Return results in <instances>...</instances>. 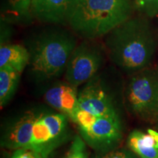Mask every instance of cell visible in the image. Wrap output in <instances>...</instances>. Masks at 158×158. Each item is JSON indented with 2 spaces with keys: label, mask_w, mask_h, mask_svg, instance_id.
I'll return each instance as SVG.
<instances>
[{
  "label": "cell",
  "mask_w": 158,
  "mask_h": 158,
  "mask_svg": "<svg viewBox=\"0 0 158 158\" xmlns=\"http://www.w3.org/2000/svg\"><path fill=\"white\" fill-rule=\"evenodd\" d=\"M73 123L88 147L99 154L117 149L123 138L121 118L92 117L79 110Z\"/></svg>",
  "instance_id": "8992f818"
},
{
  "label": "cell",
  "mask_w": 158,
  "mask_h": 158,
  "mask_svg": "<svg viewBox=\"0 0 158 158\" xmlns=\"http://www.w3.org/2000/svg\"><path fill=\"white\" fill-rule=\"evenodd\" d=\"M98 158H140L130 149H117L112 150L108 152L100 154Z\"/></svg>",
  "instance_id": "e0dca14e"
},
{
  "label": "cell",
  "mask_w": 158,
  "mask_h": 158,
  "mask_svg": "<svg viewBox=\"0 0 158 158\" xmlns=\"http://www.w3.org/2000/svg\"><path fill=\"white\" fill-rule=\"evenodd\" d=\"M10 14L15 18H28L31 11V0H5Z\"/></svg>",
  "instance_id": "5bb4252c"
},
{
  "label": "cell",
  "mask_w": 158,
  "mask_h": 158,
  "mask_svg": "<svg viewBox=\"0 0 158 158\" xmlns=\"http://www.w3.org/2000/svg\"><path fill=\"white\" fill-rule=\"evenodd\" d=\"M64 158H88L87 144L80 135L73 138Z\"/></svg>",
  "instance_id": "9a60e30c"
},
{
  "label": "cell",
  "mask_w": 158,
  "mask_h": 158,
  "mask_svg": "<svg viewBox=\"0 0 158 158\" xmlns=\"http://www.w3.org/2000/svg\"><path fill=\"white\" fill-rule=\"evenodd\" d=\"M11 158H43L39 153L29 149L14 150Z\"/></svg>",
  "instance_id": "ac0fdd59"
},
{
  "label": "cell",
  "mask_w": 158,
  "mask_h": 158,
  "mask_svg": "<svg viewBox=\"0 0 158 158\" xmlns=\"http://www.w3.org/2000/svg\"><path fill=\"white\" fill-rule=\"evenodd\" d=\"M104 61V51L100 45L84 41L77 45L69 59L64 81L78 88L98 75Z\"/></svg>",
  "instance_id": "52a82bcc"
},
{
  "label": "cell",
  "mask_w": 158,
  "mask_h": 158,
  "mask_svg": "<svg viewBox=\"0 0 158 158\" xmlns=\"http://www.w3.org/2000/svg\"><path fill=\"white\" fill-rule=\"evenodd\" d=\"M157 122H158V118H157Z\"/></svg>",
  "instance_id": "d6986e66"
},
{
  "label": "cell",
  "mask_w": 158,
  "mask_h": 158,
  "mask_svg": "<svg viewBox=\"0 0 158 158\" xmlns=\"http://www.w3.org/2000/svg\"><path fill=\"white\" fill-rule=\"evenodd\" d=\"M137 8L149 16L158 13V0H135Z\"/></svg>",
  "instance_id": "2e32d148"
},
{
  "label": "cell",
  "mask_w": 158,
  "mask_h": 158,
  "mask_svg": "<svg viewBox=\"0 0 158 158\" xmlns=\"http://www.w3.org/2000/svg\"><path fill=\"white\" fill-rule=\"evenodd\" d=\"M68 116L54 108H31L11 120L1 136L5 149H29L47 158L68 141L70 127Z\"/></svg>",
  "instance_id": "6da1fadb"
},
{
  "label": "cell",
  "mask_w": 158,
  "mask_h": 158,
  "mask_svg": "<svg viewBox=\"0 0 158 158\" xmlns=\"http://www.w3.org/2000/svg\"><path fill=\"white\" fill-rule=\"evenodd\" d=\"M74 0H31V12L40 21L51 23H67L68 13Z\"/></svg>",
  "instance_id": "30bf717a"
},
{
  "label": "cell",
  "mask_w": 158,
  "mask_h": 158,
  "mask_svg": "<svg viewBox=\"0 0 158 158\" xmlns=\"http://www.w3.org/2000/svg\"><path fill=\"white\" fill-rule=\"evenodd\" d=\"M127 146L140 158H158V132L134 130L128 135Z\"/></svg>",
  "instance_id": "8fae6325"
},
{
  "label": "cell",
  "mask_w": 158,
  "mask_h": 158,
  "mask_svg": "<svg viewBox=\"0 0 158 158\" xmlns=\"http://www.w3.org/2000/svg\"><path fill=\"white\" fill-rule=\"evenodd\" d=\"M80 110L92 117L121 118L113 93L97 75L78 92Z\"/></svg>",
  "instance_id": "ba28073f"
},
{
  "label": "cell",
  "mask_w": 158,
  "mask_h": 158,
  "mask_svg": "<svg viewBox=\"0 0 158 158\" xmlns=\"http://www.w3.org/2000/svg\"><path fill=\"white\" fill-rule=\"evenodd\" d=\"M78 92V87L64 81L49 86L43 94V98L48 106L66 115L73 122L80 110Z\"/></svg>",
  "instance_id": "9c48e42d"
},
{
  "label": "cell",
  "mask_w": 158,
  "mask_h": 158,
  "mask_svg": "<svg viewBox=\"0 0 158 158\" xmlns=\"http://www.w3.org/2000/svg\"><path fill=\"white\" fill-rule=\"evenodd\" d=\"M30 61L29 49L19 44H4L0 48V68L7 67L21 73Z\"/></svg>",
  "instance_id": "7c38bea8"
},
{
  "label": "cell",
  "mask_w": 158,
  "mask_h": 158,
  "mask_svg": "<svg viewBox=\"0 0 158 158\" xmlns=\"http://www.w3.org/2000/svg\"><path fill=\"white\" fill-rule=\"evenodd\" d=\"M76 39L68 31L51 29L41 33L31 43L29 71L38 83L48 82L64 74Z\"/></svg>",
  "instance_id": "277c9868"
},
{
  "label": "cell",
  "mask_w": 158,
  "mask_h": 158,
  "mask_svg": "<svg viewBox=\"0 0 158 158\" xmlns=\"http://www.w3.org/2000/svg\"><path fill=\"white\" fill-rule=\"evenodd\" d=\"M128 112L139 119L152 122L158 118V69L147 68L130 75L124 89Z\"/></svg>",
  "instance_id": "5b68a950"
},
{
  "label": "cell",
  "mask_w": 158,
  "mask_h": 158,
  "mask_svg": "<svg viewBox=\"0 0 158 158\" xmlns=\"http://www.w3.org/2000/svg\"><path fill=\"white\" fill-rule=\"evenodd\" d=\"M157 39L146 19H127L106 35L105 48L114 65L131 75L149 68L155 56Z\"/></svg>",
  "instance_id": "7a4b0ae2"
},
{
  "label": "cell",
  "mask_w": 158,
  "mask_h": 158,
  "mask_svg": "<svg viewBox=\"0 0 158 158\" xmlns=\"http://www.w3.org/2000/svg\"><path fill=\"white\" fill-rule=\"evenodd\" d=\"M21 73L14 69L0 68V106L5 107L14 96L19 86Z\"/></svg>",
  "instance_id": "4fadbf2b"
},
{
  "label": "cell",
  "mask_w": 158,
  "mask_h": 158,
  "mask_svg": "<svg viewBox=\"0 0 158 158\" xmlns=\"http://www.w3.org/2000/svg\"><path fill=\"white\" fill-rule=\"evenodd\" d=\"M131 13L130 0H74L67 23L80 37L94 40L106 36Z\"/></svg>",
  "instance_id": "3957f363"
}]
</instances>
